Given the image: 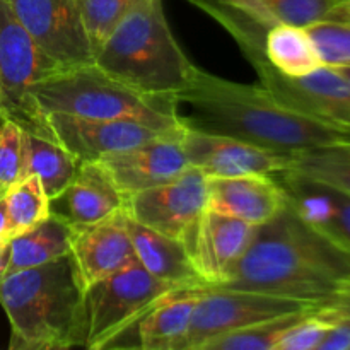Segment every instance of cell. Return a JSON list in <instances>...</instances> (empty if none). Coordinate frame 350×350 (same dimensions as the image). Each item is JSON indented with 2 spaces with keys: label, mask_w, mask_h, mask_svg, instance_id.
Listing matches in <instances>:
<instances>
[{
  "label": "cell",
  "mask_w": 350,
  "mask_h": 350,
  "mask_svg": "<svg viewBox=\"0 0 350 350\" xmlns=\"http://www.w3.org/2000/svg\"><path fill=\"white\" fill-rule=\"evenodd\" d=\"M43 116L48 135L74 154L79 163L99 161L106 154L132 149L185 130H157L125 120L82 118L64 113H46Z\"/></svg>",
  "instance_id": "11"
},
{
  "label": "cell",
  "mask_w": 350,
  "mask_h": 350,
  "mask_svg": "<svg viewBox=\"0 0 350 350\" xmlns=\"http://www.w3.org/2000/svg\"><path fill=\"white\" fill-rule=\"evenodd\" d=\"M176 103L188 108L180 111L185 129L234 137L287 156L350 144V129L287 108L260 84L228 81L197 65Z\"/></svg>",
  "instance_id": "1"
},
{
  "label": "cell",
  "mask_w": 350,
  "mask_h": 350,
  "mask_svg": "<svg viewBox=\"0 0 350 350\" xmlns=\"http://www.w3.org/2000/svg\"><path fill=\"white\" fill-rule=\"evenodd\" d=\"M70 255L84 291L137 258L125 208L94 224L74 226Z\"/></svg>",
  "instance_id": "15"
},
{
  "label": "cell",
  "mask_w": 350,
  "mask_h": 350,
  "mask_svg": "<svg viewBox=\"0 0 350 350\" xmlns=\"http://www.w3.org/2000/svg\"><path fill=\"white\" fill-rule=\"evenodd\" d=\"M5 204L10 238L34 228L51 214V200L34 174L21 178L7 188Z\"/></svg>",
  "instance_id": "26"
},
{
  "label": "cell",
  "mask_w": 350,
  "mask_h": 350,
  "mask_svg": "<svg viewBox=\"0 0 350 350\" xmlns=\"http://www.w3.org/2000/svg\"><path fill=\"white\" fill-rule=\"evenodd\" d=\"M176 287L150 275L139 260L85 289L88 350L118 349L139 321Z\"/></svg>",
  "instance_id": "6"
},
{
  "label": "cell",
  "mask_w": 350,
  "mask_h": 350,
  "mask_svg": "<svg viewBox=\"0 0 350 350\" xmlns=\"http://www.w3.org/2000/svg\"><path fill=\"white\" fill-rule=\"evenodd\" d=\"M258 226L205 208L183 245L204 287L221 286L246 250Z\"/></svg>",
  "instance_id": "12"
},
{
  "label": "cell",
  "mask_w": 350,
  "mask_h": 350,
  "mask_svg": "<svg viewBox=\"0 0 350 350\" xmlns=\"http://www.w3.org/2000/svg\"><path fill=\"white\" fill-rule=\"evenodd\" d=\"M345 10H347V14L350 17V0H347V3H345Z\"/></svg>",
  "instance_id": "39"
},
{
  "label": "cell",
  "mask_w": 350,
  "mask_h": 350,
  "mask_svg": "<svg viewBox=\"0 0 350 350\" xmlns=\"http://www.w3.org/2000/svg\"><path fill=\"white\" fill-rule=\"evenodd\" d=\"M181 146L188 164L207 178H232L245 174H279L289 170L291 156L258 146L219 135L185 129Z\"/></svg>",
  "instance_id": "13"
},
{
  "label": "cell",
  "mask_w": 350,
  "mask_h": 350,
  "mask_svg": "<svg viewBox=\"0 0 350 350\" xmlns=\"http://www.w3.org/2000/svg\"><path fill=\"white\" fill-rule=\"evenodd\" d=\"M277 23L308 27L321 21L350 19L347 0H263Z\"/></svg>",
  "instance_id": "28"
},
{
  "label": "cell",
  "mask_w": 350,
  "mask_h": 350,
  "mask_svg": "<svg viewBox=\"0 0 350 350\" xmlns=\"http://www.w3.org/2000/svg\"><path fill=\"white\" fill-rule=\"evenodd\" d=\"M79 161L74 154L55 139L24 130L23 178L34 174L40 178L51 202L58 200L74 180Z\"/></svg>",
  "instance_id": "21"
},
{
  "label": "cell",
  "mask_w": 350,
  "mask_h": 350,
  "mask_svg": "<svg viewBox=\"0 0 350 350\" xmlns=\"http://www.w3.org/2000/svg\"><path fill=\"white\" fill-rule=\"evenodd\" d=\"M74 224L65 215L51 211L44 221L12 238L9 272L50 263L70 253Z\"/></svg>",
  "instance_id": "22"
},
{
  "label": "cell",
  "mask_w": 350,
  "mask_h": 350,
  "mask_svg": "<svg viewBox=\"0 0 350 350\" xmlns=\"http://www.w3.org/2000/svg\"><path fill=\"white\" fill-rule=\"evenodd\" d=\"M41 50L64 68L94 64L75 0H7Z\"/></svg>",
  "instance_id": "10"
},
{
  "label": "cell",
  "mask_w": 350,
  "mask_h": 350,
  "mask_svg": "<svg viewBox=\"0 0 350 350\" xmlns=\"http://www.w3.org/2000/svg\"><path fill=\"white\" fill-rule=\"evenodd\" d=\"M94 65L139 91L171 98L187 88L195 68L161 0H139L96 53Z\"/></svg>",
  "instance_id": "4"
},
{
  "label": "cell",
  "mask_w": 350,
  "mask_h": 350,
  "mask_svg": "<svg viewBox=\"0 0 350 350\" xmlns=\"http://www.w3.org/2000/svg\"><path fill=\"white\" fill-rule=\"evenodd\" d=\"M12 260V238H0V280L9 273Z\"/></svg>",
  "instance_id": "35"
},
{
  "label": "cell",
  "mask_w": 350,
  "mask_h": 350,
  "mask_svg": "<svg viewBox=\"0 0 350 350\" xmlns=\"http://www.w3.org/2000/svg\"><path fill=\"white\" fill-rule=\"evenodd\" d=\"M62 197L67 200V214L62 215H65L74 226L103 221L125 208L126 202L99 161L79 163L74 180Z\"/></svg>",
  "instance_id": "19"
},
{
  "label": "cell",
  "mask_w": 350,
  "mask_h": 350,
  "mask_svg": "<svg viewBox=\"0 0 350 350\" xmlns=\"http://www.w3.org/2000/svg\"><path fill=\"white\" fill-rule=\"evenodd\" d=\"M334 68L342 75V77L345 79V81L349 82V85H350V67H334Z\"/></svg>",
  "instance_id": "37"
},
{
  "label": "cell",
  "mask_w": 350,
  "mask_h": 350,
  "mask_svg": "<svg viewBox=\"0 0 350 350\" xmlns=\"http://www.w3.org/2000/svg\"><path fill=\"white\" fill-rule=\"evenodd\" d=\"M221 2L228 3V5L234 7V9H239L241 12H245L246 16L258 21V23L265 24V26H273V24H277L275 17L272 16V12H270L269 7L265 5L263 0H221Z\"/></svg>",
  "instance_id": "33"
},
{
  "label": "cell",
  "mask_w": 350,
  "mask_h": 350,
  "mask_svg": "<svg viewBox=\"0 0 350 350\" xmlns=\"http://www.w3.org/2000/svg\"><path fill=\"white\" fill-rule=\"evenodd\" d=\"M327 67H350V19L321 21L306 27Z\"/></svg>",
  "instance_id": "29"
},
{
  "label": "cell",
  "mask_w": 350,
  "mask_h": 350,
  "mask_svg": "<svg viewBox=\"0 0 350 350\" xmlns=\"http://www.w3.org/2000/svg\"><path fill=\"white\" fill-rule=\"evenodd\" d=\"M314 310L282 314L229 334H222L205 342L198 350H275L284 334Z\"/></svg>",
  "instance_id": "25"
},
{
  "label": "cell",
  "mask_w": 350,
  "mask_h": 350,
  "mask_svg": "<svg viewBox=\"0 0 350 350\" xmlns=\"http://www.w3.org/2000/svg\"><path fill=\"white\" fill-rule=\"evenodd\" d=\"M2 109H3V92H2V85H0V111H2Z\"/></svg>",
  "instance_id": "38"
},
{
  "label": "cell",
  "mask_w": 350,
  "mask_h": 350,
  "mask_svg": "<svg viewBox=\"0 0 350 350\" xmlns=\"http://www.w3.org/2000/svg\"><path fill=\"white\" fill-rule=\"evenodd\" d=\"M265 57L287 77H304L323 65L306 27L284 23L267 29Z\"/></svg>",
  "instance_id": "23"
},
{
  "label": "cell",
  "mask_w": 350,
  "mask_h": 350,
  "mask_svg": "<svg viewBox=\"0 0 350 350\" xmlns=\"http://www.w3.org/2000/svg\"><path fill=\"white\" fill-rule=\"evenodd\" d=\"M24 129L5 118L0 125V187L9 188L23 178Z\"/></svg>",
  "instance_id": "30"
},
{
  "label": "cell",
  "mask_w": 350,
  "mask_h": 350,
  "mask_svg": "<svg viewBox=\"0 0 350 350\" xmlns=\"http://www.w3.org/2000/svg\"><path fill=\"white\" fill-rule=\"evenodd\" d=\"M334 321L328 330L327 337L321 342L318 350H350V321L330 320Z\"/></svg>",
  "instance_id": "34"
},
{
  "label": "cell",
  "mask_w": 350,
  "mask_h": 350,
  "mask_svg": "<svg viewBox=\"0 0 350 350\" xmlns=\"http://www.w3.org/2000/svg\"><path fill=\"white\" fill-rule=\"evenodd\" d=\"M287 204V191L272 174L207 178V208L262 226Z\"/></svg>",
  "instance_id": "16"
},
{
  "label": "cell",
  "mask_w": 350,
  "mask_h": 350,
  "mask_svg": "<svg viewBox=\"0 0 350 350\" xmlns=\"http://www.w3.org/2000/svg\"><path fill=\"white\" fill-rule=\"evenodd\" d=\"M129 231L137 260L150 275L176 289L204 287V282L191 265L183 241L146 228L130 217Z\"/></svg>",
  "instance_id": "18"
},
{
  "label": "cell",
  "mask_w": 350,
  "mask_h": 350,
  "mask_svg": "<svg viewBox=\"0 0 350 350\" xmlns=\"http://www.w3.org/2000/svg\"><path fill=\"white\" fill-rule=\"evenodd\" d=\"M287 171L350 195V144L293 154Z\"/></svg>",
  "instance_id": "24"
},
{
  "label": "cell",
  "mask_w": 350,
  "mask_h": 350,
  "mask_svg": "<svg viewBox=\"0 0 350 350\" xmlns=\"http://www.w3.org/2000/svg\"><path fill=\"white\" fill-rule=\"evenodd\" d=\"M41 115L64 113L98 120H125L157 130H181L176 98L139 91L94 64L67 68L31 91Z\"/></svg>",
  "instance_id": "5"
},
{
  "label": "cell",
  "mask_w": 350,
  "mask_h": 350,
  "mask_svg": "<svg viewBox=\"0 0 350 350\" xmlns=\"http://www.w3.org/2000/svg\"><path fill=\"white\" fill-rule=\"evenodd\" d=\"M350 280V250L311 226L287 204L256 228L221 289H245L321 304Z\"/></svg>",
  "instance_id": "2"
},
{
  "label": "cell",
  "mask_w": 350,
  "mask_h": 350,
  "mask_svg": "<svg viewBox=\"0 0 350 350\" xmlns=\"http://www.w3.org/2000/svg\"><path fill=\"white\" fill-rule=\"evenodd\" d=\"M200 294L202 287L174 291L147 311L135 328L137 347L142 350H183Z\"/></svg>",
  "instance_id": "20"
},
{
  "label": "cell",
  "mask_w": 350,
  "mask_h": 350,
  "mask_svg": "<svg viewBox=\"0 0 350 350\" xmlns=\"http://www.w3.org/2000/svg\"><path fill=\"white\" fill-rule=\"evenodd\" d=\"M320 304L277 294L245 289L202 287L183 350H198L205 342L270 318L314 310Z\"/></svg>",
  "instance_id": "8"
},
{
  "label": "cell",
  "mask_w": 350,
  "mask_h": 350,
  "mask_svg": "<svg viewBox=\"0 0 350 350\" xmlns=\"http://www.w3.org/2000/svg\"><path fill=\"white\" fill-rule=\"evenodd\" d=\"M139 0H75L92 53H98Z\"/></svg>",
  "instance_id": "27"
},
{
  "label": "cell",
  "mask_w": 350,
  "mask_h": 350,
  "mask_svg": "<svg viewBox=\"0 0 350 350\" xmlns=\"http://www.w3.org/2000/svg\"><path fill=\"white\" fill-rule=\"evenodd\" d=\"M317 313L327 320L350 321V280L332 299L321 303L317 308Z\"/></svg>",
  "instance_id": "32"
},
{
  "label": "cell",
  "mask_w": 350,
  "mask_h": 350,
  "mask_svg": "<svg viewBox=\"0 0 350 350\" xmlns=\"http://www.w3.org/2000/svg\"><path fill=\"white\" fill-rule=\"evenodd\" d=\"M207 208V176L190 166L173 181L126 198L130 219L146 228L183 241Z\"/></svg>",
  "instance_id": "9"
},
{
  "label": "cell",
  "mask_w": 350,
  "mask_h": 350,
  "mask_svg": "<svg viewBox=\"0 0 350 350\" xmlns=\"http://www.w3.org/2000/svg\"><path fill=\"white\" fill-rule=\"evenodd\" d=\"M5 190L0 187V238H10L9 234V214H7L5 204Z\"/></svg>",
  "instance_id": "36"
},
{
  "label": "cell",
  "mask_w": 350,
  "mask_h": 350,
  "mask_svg": "<svg viewBox=\"0 0 350 350\" xmlns=\"http://www.w3.org/2000/svg\"><path fill=\"white\" fill-rule=\"evenodd\" d=\"M7 118V116L5 115H3V113L2 111H0V125H2V123H3V120H5Z\"/></svg>",
  "instance_id": "40"
},
{
  "label": "cell",
  "mask_w": 350,
  "mask_h": 350,
  "mask_svg": "<svg viewBox=\"0 0 350 350\" xmlns=\"http://www.w3.org/2000/svg\"><path fill=\"white\" fill-rule=\"evenodd\" d=\"M279 176L301 217L350 250V195L291 171L279 173Z\"/></svg>",
  "instance_id": "17"
},
{
  "label": "cell",
  "mask_w": 350,
  "mask_h": 350,
  "mask_svg": "<svg viewBox=\"0 0 350 350\" xmlns=\"http://www.w3.org/2000/svg\"><path fill=\"white\" fill-rule=\"evenodd\" d=\"M185 132V130H183ZM183 132L106 154L99 159L125 198L176 180L190 167L181 146Z\"/></svg>",
  "instance_id": "14"
},
{
  "label": "cell",
  "mask_w": 350,
  "mask_h": 350,
  "mask_svg": "<svg viewBox=\"0 0 350 350\" xmlns=\"http://www.w3.org/2000/svg\"><path fill=\"white\" fill-rule=\"evenodd\" d=\"M67 70L33 40L19 23L7 0H0V85L3 115L24 130L48 135L44 116L38 109L31 91L40 82Z\"/></svg>",
  "instance_id": "7"
},
{
  "label": "cell",
  "mask_w": 350,
  "mask_h": 350,
  "mask_svg": "<svg viewBox=\"0 0 350 350\" xmlns=\"http://www.w3.org/2000/svg\"><path fill=\"white\" fill-rule=\"evenodd\" d=\"M0 306L10 325V350L85 347V291L72 255L0 280Z\"/></svg>",
  "instance_id": "3"
},
{
  "label": "cell",
  "mask_w": 350,
  "mask_h": 350,
  "mask_svg": "<svg viewBox=\"0 0 350 350\" xmlns=\"http://www.w3.org/2000/svg\"><path fill=\"white\" fill-rule=\"evenodd\" d=\"M332 325L334 321L320 317L314 310L284 334L275 350H318Z\"/></svg>",
  "instance_id": "31"
}]
</instances>
